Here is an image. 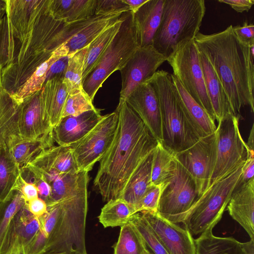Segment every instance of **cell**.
<instances>
[{
  "label": "cell",
  "instance_id": "obj_63",
  "mask_svg": "<svg viewBox=\"0 0 254 254\" xmlns=\"http://www.w3.org/2000/svg\"><path fill=\"white\" fill-rule=\"evenodd\" d=\"M14 254V253H12V254Z\"/></svg>",
  "mask_w": 254,
  "mask_h": 254
},
{
  "label": "cell",
  "instance_id": "obj_53",
  "mask_svg": "<svg viewBox=\"0 0 254 254\" xmlns=\"http://www.w3.org/2000/svg\"><path fill=\"white\" fill-rule=\"evenodd\" d=\"M219 2L229 5L238 12L249 11L254 4V0H219Z\"/></svg>",
  "mask_w": 254,
  "mask_h": 254
},
{
  "label": "cell",
  "instance_id": "obj_39",
  "mask_svg": "<svg viewBox=\"0 0 254 254\" xmlns=\"http://www.w3.org/2000/svg\"><path fill=\"white\" fill-rule=\"evenodd\" d=\"M88 48L86 47L67 56V64L64 73V82L69 92L82 88V73Z\"/></svg>",
  "mask_w": 254,
  "mask_h": 254
},
{
  "label": "cell",
  "instance_id": "obj_49",
  "mask_svg": "<svg viewBox=\"0 0 254 254\" xmlns=\"http://www.w3.org/2000/svg\"><path fill=\"white\" fill-rule=\"evenodd\" d=\"M48 237L41 228L29 245L24 249L25 254H43L44 253Z\"/></svg>",
  "mask_w": 254,
  "mask_h": 254
},
{
  "label": "cell",
  "instance_id": "obj_27",
  "mask_svg": "<svg viewBox=\"0 0 254 254\" xmlns=\"http://www.w3.org/2000/svg\"><path fill=\"white\" fill-rule=\"evenodd\" d=\"M28 165L40 169L54 171L59 174L79 172L69 146H53L42 151Z\"/></svg>",
  "mask_w": 254,
  "mask_h": 254
},
{
  "label": "cell",
  "instance_id": "obj_46",
  "mask_svg": "<svg viewBox=\"0 0 254 254\" xmlns=\"http://www.w3.org/2000/svg\"><path fill=\"white\" fill-rule=\"evenodd\" d=\"M130 11L123 0H96L95 15H104Z\"/></svg>",
  "mask_w": 254,
  "mask_h": 254
},
{
  "label": "cell",
  "instance_id": "obj_30",
  "mask_svg": "<svg viewBox=\"0 0 254 254\" xmlns=\"http://www.w3.org/2000/svg\"><path fill=\"white\" fill-rule=\"evenodd\" d=\"M153 151L154 150L142 160L131 174L119 199L133 206L144 194L151 185Z\"/></svg>",
  "mask_w": 254,
  "mask_h": 254
},
{
  "label": "cell",
  "instance_id": "obj_5",
  "mask_svg": "<svg viewBox=\"0 0 254 254\" xmlns=\"http://www.w3.org/2000/svg\"><path fill=\"white\" fill-rule=\"evenodd\" d=\"M206 10L204 0H165L152 46L167 58L199 32Z\"/></svg>",
  "mask_w": 254,
  "mask_h": 254
},
{
  "label": "cell",
  "instance_id": "obj_12",
  "mask_svg": "<svg viewBox=\"0 0 254 254\" xmlns=\"http://www.w3.org/2000/svg\"><path fill=\"white\" fill-rule=\"evenodd\" d=\"M118 124V116L115 111L103 116L84 137L69 146L79 171L89 172L102 159L113 141Z\"/></svg>",
  "mask_w": 254,
  "mask_h": 254
},
{
  "label": "cell",
  "instance_id": "obj_51",
  "mask_svg": "<svg viewBox=\"0 0 254 254\" xmlns=\"http://www.w3.org/2000/svg\"><path fill=\"white\" fill-rule=\"evenodd\" d=\"M254 151L249 150L248 158L243 167V172L237 187L247 183L254 178Z\"/></svg>",
  "mask_w": 254,
  "mask_h": 254
},
{
  "label": "cell",
  "instance_id": "obj_14",
  "mask_svg": "<svg viewBox=\"0 0 254 254\" xmlns=\"http://www.w3.org/2000/svg\"><path fill=\"white\" fill-rule=\"evenodd\" d=\"M167 61V58L150 45L139 47L120 71L122 87L120 99L125 100L138 85L146 81Z\"/></svg>",
  "mask_w": 254,
  "mask_h": 254
},
{
  "label": "cell",
  "instance_id": "obj_61",
  "mask_svg": "<svg viewBox=\"0 0 254 254\" xmlns=\"http://www.w3.org/2000/svg\"><path fill=\"white\" fill-rule=\"evenodd\" d=\"M67 254L65 253H51V254Z\"/></svg>",
  "mask_w": 254,
  "mask_h": 254
},
{
  "label": "cell",
  "instance_id": "obj_7",
  "mask_svg": "<svg viewBox=\"0 0 254 254\" xmlns=\"http://www.w3.org/2000/svg\"><path fill=\"white\" fill-rule=\"evenodd\" d=\"M245 163L227 177L211 184L185 214L182 223L191 235L212 230L220 220L237 187Z\"/></svg>",
  "mask_w": 254,
  "mask_h": 254
},
{
  "label": "cell",
  "instance_id": "obj_2",
  "mask_svg": "<svg viewBox=\"0 0 254 254\" xmlns=\"http://www.w3.org/2000/svg\"><path fill=\"white\" fill-rule=\"evenodd\" d=\"M232 27L211 34L199 32L194 40L218 77L233 114L240 116L245 106L254 112V57L251 46L238 41Z\"/></svg>",
  "mask_w": 254,
  "mask_h": 254
},
{
  "label": "cell",
  "instance_id": "obj_19",
  "mask_svg": "<svg viewBox=\"0 0 254 254\" xmlns=\"http://www.w3.org/2000/svg\"><path fill=\"white\" fill-rule=\"evenodd\" d=\"M41 90L25 98L19 104L18 128L22 140L34 139L53 133V129L44 117Z\"/></svg>",
  "mask_w": 254,
  "mask_h": 254
},
{
  "label": "cell",
  "instance_id": "obj_16",
  "mask_svg": "<svg viewBox=\"0 0 254 254\" xmlns=\"http://www.w3.org/2000/svg\"><path fill=\"white\" fill-rule=\"evenodd\" d=\"M158 142L162 141L161 111L155 90L148 81L136 86L125 99Z\"/></svg>",
  "mask_w": 254,
  "mask_h": 254
},
{
  "label": "cell",
  "instance_id": "obj_37",
  "mask_svg": "<svg viewBox=\"0 0 254 254\" xmlns=\"http://www.w3.org/2000/svg\"><path fill=\"white\" fill-rule=\"evenodd\" d=\"M134 214L132 205L118 198L107 202L101 209L98 218L104 228L121 227Z\"/></svg>",
  "mask_w": 254,
  "mask_h": 254
},
{
  "label": "cell",
  "instance_id": "obj_52",
  "mask_svg": "<svg viewBox=\"0 0 254 254\" xmlns=\"http://www.w3.org/2000/svg\"><path fill=\"white\" fill-rule=\"evenodd\" d=\"M29 211L34 216L39 218L47 211V205L45 201L38 197L26 202Z\"/></svg>",
  "mask_w": 254,
  "mask_h": 254
},
{
  "label": "cell",
  "instance_id": "obj_22",
  "mask_svg": "<svg viewBox=\"0 0 254 254\" xmlns=\"http://www.w3.org/2000/svg\"><path fill=\"white\" fill-rule=\"evenodd\" d=\"M31 167L41 175L51 188V198L47 205L75 195L87 190L89 181L88 172L59 174L54 171L40 169L32 166Z\"/></svg>",
  "mask_w": 254,
  "mask_h": 254
},
{
  "label": "cell",
  "instance_id": "obj_38",
  "mask_svg": "<svg viewBox=\"0 0 254 254\" xmlns=\"http://www.w3.org/2000/svg\"><path fill=\"white\" fill-rule=\"evenodd\" d=\"M148 251L135 228L129 222L121 227L114 254H145Z\"/></svg>",
  "mask_w": 254,
  "mask_h": 254
},
{
  "label": "cell",
  "instance_id": "obj_31",
  "mask_svg": "<svg viewBox=\"0 0 254 254\" xmlns=\"http://www.w3.org/2000/svg\"><path fill=\"white\" fill-rule=\"evenodd\" d=\"M68 49L62 45L53 51L50 57L42 63L20 87L16 93L11 95L19 104L27 97L42 89L46 80L47 74L51 66L59 60L66 57Z\"/></svg>",
  "mask_w": 254,
  "mask_h": 254
},
{
  "label": "cell",
  "instance_id": "obj_17",
  "mask_svg": "<svg viewBox=\"0 0 254 254\" xmlns=\"http://www.w3.org/2000/svg\"><path fill=\"white\" fill-rule=\"evenodd\" d=\"M47 1L6 0V16L8 25L20 46L31 33Z\"/></svg>",
  "mask_w": 254,
  "mask_h": 254
},
{
  "label": "cell",
  "instance_id": "obj_42",
  "mask_svg": "<svg viewBox=\"0 0 254 254\" xmlns=\"http://www.w3.org/2000/svg\"><path fill=\"white\" fill-rule=\"evenodd\" d=\"M96 109L93 104V101L83 88L74 89L68 92L62 118L69 116H77Z\"/></svg>",
  "mask_w": 254,
  "mask_h": 254
},
{
  "label": "cell",
  "instance_id": "obj_26",
  "mask_svg": "<svg viewBox=\"0 0 254 254\" xmlns=\"http://www.w3.org/2000/svg\"><path fill=\"white\" fill-rule=\"evenodd\" d=\"M19 104L3 89L0 93V146L10 149L22 140L18 128Z\"/></svg>",
  "mask_w": 254,
  "mask_h": 254
},
{
  "label": "cell",
  "instance_id": "obj_55",
  "mask_svg": "<svg viewBox=\"0 0 254 254\" xmlns=\"http://www.w3.org/2000/svg\"><path fill=\"white\" fill-rule=\"evenodd\" d=\"M148 0H123L129 6L130 11L134 14L139 8L143 5Z\"/></svg>",
  "mask_w": 254,
  "mask_h": 254
},
{
  "label": "cell",
  "instance_id": "obj_13",
  "mask_svg": "<svg viewBox=\"0 0 254 254\" xmlns=\"http://www.w3.org/2000/svg\"><path fill=\"white\" fill-rule=\"evenodd\" d=\"M216 153V135L215 131L200 137L188 149L174 154L176 160L194 180L199 196L210 185Z\"/></svg>",
  "mask_w": 254,
  "mask_h": 254
},
{
  "label": "cell",
  "instance_id": "obj_56",
  "mask_svg": "<svg viewBox=\"0 0 254 254\" xmlns=\"http://www.w3.org/2000/svg\"><path fill=\"white\" fill-rule=\"evenodd\" d=\"M245 254H254V240L242 243Z\"/></svg>",
  "mask_w": 254,
  "mask_h": 254
},
{
  "label": "cell",
  "instance_id": "obj_60",
  "mask_svg": "<svg viewBox=\"0 0 254 254\" xmlns=\"http://www.w3.org/2000/svg\"><path fill=\"white\" fill-rule=\"evenodd\" d=\"M14 254H25V253L24 252V248H22L19 250H18Z\"/></svg>",
  "mask_w": 254,
  "mask_h": 254
},
{
  "label": "cell",
  "instance_id": "obj_28",
  "mask_svg": "<svg viewBox=\"0 0 254 254\" xmlns=\"http://www.w3.org/2000/svg\"><path fill=\"white\" fill-rule=\"evenodd\" d=\"M123 13L94 15L64 45L68 55L89 45L103 31L120 18Z\"/></svg>",
  "mask_w": 254,
  "mask_h": 254
},
{
  "label": "cell",
  "instance_id": "obj_43",
  "mask_svg": "<svg viewBox=\"0 0 254 254\" xmlns=\"http://www.w3.org/2000/svg\"><path fill=\"white\" fill-rule=\"evenodd\" d=\"M15 40L5 15L0 21V65L2 68L16 57Z\"/></svg>",
  "mask_w": 254,
  "mask_h": 254
},
{
  "label": "cell",
  "instance_id": "obj_18",
  "mask_svg": "<svg viewBox=\"0 0 254 254\" xmlns=\"http://www.w3.org/2000/svg\"><path fill=\"white\" fill-rule=\"evenodd\" d=\"M41 227L40 219L28 209L26 203L11 221L3 242L0 254L15 253L25 248Z\"/></svg>",
  "mask_w": 254,
  "mask_h": 254
},
{
  "label": "cell",
  "instance_id": "obj_62",
  "mask_svg": "<svg viewBox=\"0 0 254 254\" xmlns=\"http://www.w3.org/2000/svg\"><path fill=\"white\" fill-rule=\"evenodd\" d=\"M145 254H153L150 251H149L148 250Z\"/></svg>",
  "mask_w": 254,
  "mask_h": 254
},
{
  "label": "cell",
  "instance_id": "obj_35",
  "mask_svg": "<svg viewBox=\"0 0 254 254\" xmlns=\"http://www.w3.org/2000/svg\"><path fill=\"white\" fill-rule=\"evenodd\" d=\"M122 14L119 19L103 31L88 45L83 69L82 81L95 67L118 33L123 21Z\"/></svg>",
  "mask_w": 254,
  "mask_h": 254
},
{
  "label": "cell",
  "instance_id": "obj_4",
  "mask_svg": "<svg viewBox=\"0 0 254 254\" xmlns=\"http://www.w3.org/2000/svg\"><path fill=\"white\" fill-rule=\"evenodd\" d=\"M47 2L31 33L20 45L13 62L2 69L3 88L11 95L17 92L36 69L56 49L57 36L66 22L50 13Z\"/></svg>",
  "mask_w": 254,
  "mask_h": 254
},
{
  "label": "cell",
  "instance_id": "obj_36",
  "mask_svg": "<svg viewBox=\"0 0 254 254\" xmlns=\"http://www.w3.org/2000/svg\"><path fill=\"white\" fill-rule=\"evenodd\" d=\"M21 174V169L12 157L9 149L0 146V202L13 191Z\"/></svg>",
  "mask_w": 254,
  "mask_h": 254
},
{
  "label": "cell",
  "instance_id": "obj_41",
  "mask_svg": "<svg viewBox=\"0 0 254 254\" xmlns=\"http://www.w3.org/2000/svg\"><path fill=\"white\" fill-rule=\"evenodd\" d=\"M128 222L135 228L148 250L153 254H168L152 228L140 212L132 215Z\"/></svg>",
  "mask_w": 254,
  "mask_h": 254
},
{
  "label": "cell",
  "instance_id": "obj_9",
  "mask_svg": "<svg viewBox=\"0 0 254 254\" xmlns=\"http://www.w3.org/2000/svg\"><path fill=\"white\" fill-rule=\"evenodd\" d=\"M166 61L173 69L172 74L188 93L215 121L205 86L199 50L194 39L179 45Z\"/></svg>",
  "mask_w": 254,
  "mask_h": 254
},
{
  "label": "cell",
  "instance_id": "obj_15",
  "mask_svg": "<svg viewBox=\"0 0 254 254\" xmlns=\"http://www.w3.org/2000/svg\"><path fill=\"white\" fill-rule=\"evenodd\" d=\"M168 254H195V244L190 232L161 217L157 212H140Z\"/></svg>",
  "mask_w": 254,
  "mask_h": 254
},
{
  "label": "cell",
  "instance_id": "obj_10",
  "mask_svg": "<svg viewBox=\"0 0 254 254\" xmlns=\"http://www.w3.org/2000/svg\"><path fill=\"white\" fill-rule=\"evenodd\" d=\"M239 118L230 113L218 122L216 160L210 185L227 177L248 158L250 149L240 133Z\"/></svg>",
  "mask_w": 254,
  "mask_h": 254
},
{
  "label": "cell",
  "instance_id": "obj_44",
  "mask_svg": "<svg viewBox=\"0 0 254 254\" xmlns=\"http://www.w3.org/2000/svg\"><path fill=\"white\" fill-rule=\"evenodd\" d=\"M96 3V0H73L64 21L72 22L93 16L95 15Z\"/></svg>",
  "mask_w": 254,
  "mask_h": 254
},
{
  "label": "cell",
  "instance_id": "obj_20",
  "mask_svg": "<svg viewBox=\"0 0 254 254\" xmlns=\"http://www.w3.org/2000/svg\"><path fill=\"white\" fill-rule=\"evenodd\" d=\"M98 109L77 116L62 118L53 128L54 141L59 145L70 146L84 137L102 119Z\"/></svg>",
  "mask_w": 254,
  "mask_h": 254
},
{
  "label": "cell",
  "instance_id": "obj_54",
  "mask_svg": "<svg viewBox=\"0 0 254 254\" xmlns=\"http://www.w3.org/2000/svg\"><path fill=\"white\" fill-rule=\"evenodd\" d=\"M67 57L63 58L56 61L50 68L48 71L46 80L55 76L63 75L67 64Z\"/></svg>",
  "mask_w": 254,
  "mask_h": 254
},
{
  "label": "cell",
  "instance_id": "obj_23",
  "mask_svg": "<svg viewBox=\"0 0 254 254\" xmlns=\"http://www.w3.org/2000/svg\"><path fill=\"white\" fill-rule=\"evenodd\" d=\"M227 207L231 217L254 240V178L236 188Z\"/></svg>",
  "mask_w": 254,
  "mask_h": 254
},
{
  "label": "cell",
  "instance_id": "obj_29",
  "mask_svg": "<svg viewBox=\"0 0 254 254\" xmlns=\"http://www.w3.org/2000/svg\"><path fill=\"white\" fill-rule=\"evenodd\" d=\"M207 92L218 122L226 115L233 114L223 87L211 64L199 50Z\"/></svg>",
  "mask_w": 254,
  "mask_h": 254
},
{
  "label": "cell",
  "instance_id": "obj_58",
  "mask_svg": "<svg viewBox=\"0 0 254 254\" xmlns=\"http://www.w3.org/2000/svg\"><path fill=\"white\" fill-rule=\"evenodd\" d=\"M6 0H0V21L6 15Z\"/></svg>",
  "mask_w": 254,
  "mask_h": 254
},
{
  "label": "cell",
  "instance_id": "obj_6",
  "mask_svg": "<svg viewBox=\"0 0 254 254\" xmlns=\"http://www.w3.org/2000/svg\"><path fill=\"white\" fill-rule=\"evenodd\" d=\"M154 87L160 107L163 145L174 154L188 149L200 137L187 121L175 95L171 74L157 70L147 80Z\"/></svg>",
  "mask_w": 254,
  "mask_h": 254
},
{
  "label": "cell",
  "instance_id": "obj_24",
  "mask_svg": "<svg viewBox=\"0 0 254 254\" xmlns=\"http://www.w3.org/2000/svg\"><path fill=\"white\" fill-rule=\"evenodd\" d=\"M64 76L47 80L41 90V98L45 118L51 128L59 123L68 92L64 82Z\"/></svg>",
  "mask_w": 254,
  "mask_h": 254
},
{
  "label": "cell",
  "instance_id": "obj_50",
  "mask_svg": "<svg viewBox=\"0 0 254 254\" xmlns=\"http://www.w3.org/2000/svg\"><path fill=\"white\" fill-rule=\"evenodd\" d=\"M14 190H18L21 193L26 202L38 197V190L36 185L25 180L21 174L16 183Z\"/></svg>",
  "mask_w": 254,
  "mask_h": 254
},
{
  "label": "cell",
  "instance_id": "obj_32",
  "mask_svg": "<svg viewBox=\"0 0 254 254\" xmlns=\"http://www.w3.org/2000/svg\"><path fill=\"white\" fill-rule=\"evenodd\" d=\"M194 241L195 254H245L242 243L232 237H216L212 230L202 233Z\"/></svg>",
  "mask_w": 254,
  "mask_h": 254
},
{
  "label": "cell",
  "instance_id": "obj_34",
  "mask_svg": "<svg viewBox=\"0 0 254 254\" xmlns=\"http://www.w3.org/2000/svg\"><path fill=\"white\" fill-rule=\"evenodd\" d=\"M53 133L29 140H22L10 149V153L20 169L26 167L44 150L54 146Z\"/></svg>",
  "mask_w": 254,
  "mask_h": 254
},
{
  "label": "cell",
  "instance_id": "obj_47",
  "mask_svg": "<svg viewBox=\"0 0 254 254\" xmlns=\"http://www.w3.org/2000/svg\"><path fill=\"white\" fill-rule=\"evenodd\" d=\"M234 34L243 45L251 47L254 45V25L246 21L242 25L232 27Z\"/></svg>",
  "mask_w": 254,
  "mask_h": 254
},
{
  "label": "cell",
  "instance_id": "obj_48",
  "mask_svg": "<svg viewBox=\"0 0 254 254\" xmlns=\"http://www.w3.org/2000/svg\"><path fill=\"white\" fill-rule=\"evenodd\" d=\"M73 0H49L48 10L55 18L64 21Z\"/></svg>",
  "mask_w": 254,
  "mask_h": 254
},
{
  "label": "cell",
  "instance_id": "obj_21",
  "mask_svg": "<svg viewBox=\"0 0 254 254\" xmlns=\"http://www.w3.org/2000/svg\"><path fill=\"white\" fill-rule=\"evenodd\" d=\"M173 91L177 100L191 127L200 138L214 132L215 121L188 93L172 73Z\"/></svg>",
  "mask_w": 254,
  "mask_h": 254
},
{
  "label": "cell",
  "instance_id": "obj_25",
  "mask_svg": "<svg viewBox=\"0 0 254 254\" xmlns=\"http://www.w3.org/2000/svg\"><path fill=\"white\" fill-rule=\"evenodd\" d=\"M165 0H148L133 14L140 47L152 45L160 24Z\"/></svg>",
  "mask_w": 254,
  "mask_h": 254
},
{
  "label": "cell",
  "instance_id": "obj_1",
  "mask_svg": "<svg viewBox=\"0 0 254 254\" xmlns=\"http://www.w3.org/2000/svg\"><path fill=\"white\" fill-rule=\"evenodd\" d=\"M115 111L118 124L115 138L99 161L94 180L106 202L119 198L131 174L158 142L125 100L120 99Z\"/></svg>",
  "mask_w": 254,
  "mask_h": 254
},
{
  "label": "cell",
  "instance_id": "obj_45",
  "mask_svg": "<svg viewBox=\"0 0 254 254\" xmlns=\"http://www.w3.org/2000/svg\"><path fill=\"white\" fill-rule=\"evenodd\" d=\"M163 186L150 185L140 199L133 205L134 214L141 211L157 212Z\"/></svg>",
  "mask_w": 254,
  "mask_h": 254
},
{
  "label": "cell",
  "instance_id": "obj_3",
  "mask_svg": "<svg viewBox=\"0 0 254 254\" xmlns=\"http://www.w3.org/2000/svg\"><path fill=\"white\" fill-rule=\"evenodd\" d=\"M87 190L47 205L39 217L41 228L48 237L44 254H87L85 225Z\"/></svg>",
  "mask_w": 254,
  "mask_h": 254
},
{
  "label": "cell",
  "instance_id": "obj_40",
  "mask_svg": "<svg viewBox=\"0 0 254 254\" xmlns=\"http://www.w3.org/2000/svg\"><path fill=\"white\" fill-rule=\"evenodd\" d=\"M25 203L22 194L17 190L0 202V248L11 221Z\"/></svg>",
  "mask_w": 254,
  "mask_h": 254
},
{
  "label": "cell",
  "instance_id": "obj_57",
  "mask_svg": "<svg viewBox=\"0 0 254 254\" xmlns=\"http://www.w3.org/2000/svg\"><path fill=\"white\" fill-rule=\"evenodd\" d=\"M254 125L253 124L252 127L248 142L246 143L249 149L251 150H254Z\"/></svg>",
  "mask_w": 254,
  "mask_h": 254
},
{
  "label": "cell",
  "instance_id": "obj_8",
  "mask_svg": "<svg viewBox=\"0 0 254 254\" xmlns=\"http://www.w3.org/2000/svg\"><path fill=\"white\" fill-rule=\"evenodd\" d=\"M120 28L96 65L82 81V88L92 101L104 81L120 70L139 48L133 14L124 12Z\"/></svg>",
  "mask_w": 254,
  "mask_h": 254
},
{
  "label": "cell",
  "instance_id": "obj_11",
  "mask_svg": "<svg viewBox=\"0 0 254 254\" xmlns=\"http://www.w3.org/2000/svg\"><path fill=\"white\" fill-rule=\"evenodd\" d=\"M199 196L194 180L177 161L175 174L163 186L157 212L173 223H181Z\"/></svg>",
  "mask_w": 254,
  "mask_h": 254
},
{
  "label": "cell",
  "instance_id": "obj_33",
  "mask_svg": "<svg viewBox=\"0 0 254 254\" xmlns=\"http://www.w3.org/2000/svg\"><path fill=\"white\" fill-rule=\"evenodd\" d=\"M176 168L174 154L158 141L153 151L151 184L164 186L173 178Z\"/></svg>",
  "mask_w": 254,
  "mask_h": 254
},
{
  "label": "cell",
  "instance_id": "obj_59",
  "mask_svg": "<svg viewBox=\"0 0 254 254\" xmlns=\"http://www.w3.org/2000/svg\"><path fill=\"white\" fill-rule=\"evenodd\" d=\"M2 67L0 65V93L3 90V87L2 85V80H1V70H2Z\"/></svg>",
  "mask_w": 254,
  "mask_h": 254
}]
</instances>
